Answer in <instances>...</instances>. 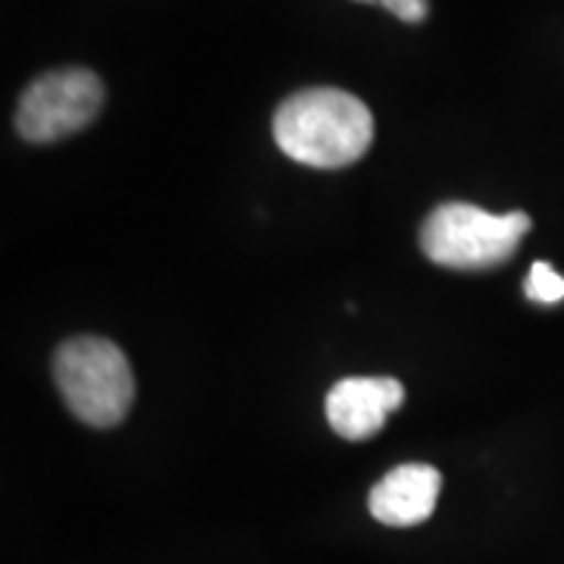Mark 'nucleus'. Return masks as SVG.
Returning a JSON list of instances; mask_svg holds the SVG:
<instances>
[{
  "label": "nucleus",
  "instance_id": "obj_7",
  "mask_svg": "<svg viewBox=\"0 0 564 564\" xmlns=\"http://www.w3.org/2000/svg\"><path fill=\"white\" fill-rule=\"evenodd\" d=\"M524 295L536 304H558L564 299V276L552 270V263L536 261L527 273Z\"/></svg>",
  "mask_w": 564,
  "mask_h": 564
},
{
  "label": "nucleus",
  "instance_id": "obj_9",
  "mask_svg": "<svg viewBox=\"0 0 564 564\" xmlns=\"http://www.w3.org/2000/svg\"><path fill=\"white\" fill-rule=\"evenodd\" d=\"M358 3H377V0H358Z\"/></svg>",
  "mask_w": 564,
  "mask_h": 564
},
{
  "label": "nucleus",
  "instance_id": "obj_8",
  "mask_svg": "<svg viewBox=\"0 0 564 564\" xmlns=\"http://www.w3.org/2000/svg\"><path fill=\"white\" fill-rule=\"evenodd\" d=\"M380 7H386L392 17H399L402 22H423L430 13V0H377Z\"/></svg>",
  "mask_w": 564,
  "mask_h": 564
},
{
  "label": "nucleus",
  "instance_id": "obj_2",
  "mask_svg": "<svg viewBox=\"0 0 564 564\" xmlns=\"http://www.w3.org/2000/svg\"><path fill=\"white\" fill-rule=\"evenodd\" d=\"M527 232L530 217L524 210L489 214L477 204L448 202L423 220L421 248L440 267L480 273L511 261Z\"/></svg>",
  "mask_w": 564,
  "mask_h": 564
},
{
  "label": "nucleus",
  "instance_id": "obj_3",
  "mask_svg": "<svg viewBox=\"0 0 564 564\" xmlns=\"http://www.w3.org/2000/svg\"><path fill=\"white\" fill-rule=\"evenodd\" d=\"M54 380L66 408L88 426H117L135 402V377L120 348L101 336H76L57 348Z\"/></svg>",
  "mask_w": 564,
  "mask_h": 564
},
{
  "label": "nucleus",
  "instance_id": "obj_1",
  "mask_svg": "<svg viewBox=\"0 0 564 564\" xmlns=\"http://www.w3.org/2000/svg\"><path fill=\"white\" fill-rule=\"evenodd\" d=\"M273 139L292 161L339 170L367 154L373 141V117L367 104L343 88H304L280 104Z\"/></svg>",
  "mask_w": 564,
  "mask_h": 564
},
{
  "label": "nucleus",
  "instance_id": "obj_6",
  "mask_svg": "<svg viewBox=\"0 0 564 564\" xmlns=\"http://www.w3.org/2000/svg\"><path fill=\"white\" fill-rule=\"evenodd\" d=\"M443 474L430 464H399L370 489V514L386 527L423 524L440 502Z\"/></svg>",
  "mask_w": 564,
  "mask_h": 564
},
{
  "label": "nucleus",
  "instance_id": "obj_5",
  "mask_svg": "<svg viewBox=\"0 0 564 564\" xmlns=\"http://www.w3.org/2000/svg\"><path fill=\"white\" fill-rule=\"evenodd\" d=\"M402 402L404 386L392 377H348L329 389L326 421L343 440L361 443L377 436Z\"/></svg>",
  "mask_w": 564,
  "mask_h": 564
},
{
  "label": "nucleus",
  "instance_id": "obj_4",
  "mask_svg": "<svg viewBox=\"0 0 564 564\" xmlns=\"http://www.w3.org/2000/svg\"><path fill=\"white\" fill-rule=\"evenodd\" d=\"M104 107V82L91 69H54L22 91L17 129L25 141L69 139L91 126Z\"/></svg>",
  "mask_w": 564,
  "mask_h": 564
}]
</instances>
